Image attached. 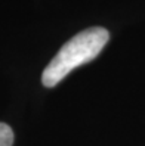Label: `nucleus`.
<instances>
[{
    "mask_svg": "<svg viewBox=\"0 0 145 146\" xmlns=\"http://www.w3.org/2000/svg\"><path fill=\"white\" fill-rule=\"evenodd\" d=\"M12 143H13L12 128L5 123H0V146H12Z\"/></svg>",
    "mask_w": 145,
    "mask_h": 146,
    "instance_id": "f03ea898",
    "label": "nucleus"
},
{
    "mask_svg": "<svg viewBox=\"0 0 145 146\" xmlns=\"http://www.w3.org/2000/svg\"><path fill=\"white\" fill-rule=\"evenodd\" d=\"M110 33L102 27H92L76 34L59 49L55 58L43 70L41 83L46 87H55L77 66L93 61L104 49Z\"/></svg>",
    "mask_w": 145,
    "mask_h": 146,
    "instance_id": "f257e3e1",
    "label": "nucleus"
}]
</instances>
